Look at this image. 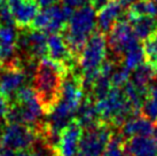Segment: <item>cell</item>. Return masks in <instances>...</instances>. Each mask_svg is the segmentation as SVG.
I'll return each mask as SVG.
<instances>
[{"label":"cell","instance_id":"obj_26","mask_svg":"<svg viewBox=\"0 0 157 156\" xmlns=\"http://www.w3.org/2000/svg\"><path fill=\"white\" fill-rule=\"evenodd\" d=\"M38 5H39L41 8H47V7H51L53 5H55L57 0H36Z\"/></svg>","mask_w":157,"mask_h":156},{"label":"cell","instance_id":"obj_8","mask_svg":"<svg viewBox=\"0 0 157 156\" xmlns=\"http://www.w3.org/2000/svg\"><path fill=\"white\" fill-rule=\"evenodd\" d=\"M8 67L0 74V94L8 100L13 99L26 80V72L20 65L17 59L7 64Z\"/></svg>","mask_w":157,"mask_h":156},{"label":"cell","instance_id":"obj_27","mask_svg":"<svg viewBox=\"0 0 157 156\" xmlns=\"http://www.w3.org/2000/svg\"><path fill=\"white\" fill-rule=\"evenodd\" d=\"M1 156H21V153L12 150V149L2 148V150H1Z\"/></svg>","mask_w":157,"mask_h":156},{"label":"cell","instance_id":"obj_17","mask_svg":"<svg viewBox=\"0 0 157 156\" xmlns=\"http://www.w3.org/2000/svg\"><path fill=\"white\" fill-rule=\"evenodd\" d=\"M154 77H155V72H154L153 65L150 62L147 61V62H144L142 64H140L139 67H136L135 69H133V74H131L130 79L139 88L148 91L150 82Z\"/></svg>","mask_w":157,"mask_h":156},{"label":"cell","instance_id":"obj_22","mask_svg":"<svg viewBox=\"0 0 157 156\" xmlns=\"http://www.w3.org/2000/svg\"><path fill=\"white\" fill-rule=\"evenodd\" d=\"M0 25H16L7 5V0H0Z\"/></svg>","mask_w":157,"mask_h":156},{"label":"cell","instance_id":"obj_35","mask_svg":"<svg viewBox=\"0 0 157 156\" xmlns=\"http://www.w3.org/2000/svg\"><path fill=\"white\" fill-rule=\"evenodd\" d=\"M0 156H1V153H0Z\"/></svg>","mask_w":157,"mask_h":156},{"label":"cell","instance_id":"obj_20","mask_svg":"<svg viewBox=\"0 0 157 156\" xmlns=\"http://www.w3.org/2000/svg\"><path fill=\"white\" fill-rule=\"evenodd\" d=\"M128 16H155L157 15V6L156 2L153 0H136L135 2L128 7L127 12Z\"/></svg>","mask_w":157,"mask_h":156},{"label":"cell","instance_id":"obj_32","mask_svg":"<svg viewBox=\"0 0 157 156\" xmlns=\"http://www.w3.org/2000/svg\"><path fill=\"white\" fill-rule=\"evenodd\" d=\"M4 127H5L4 122H2V119H0V135H1V132H2V130H4Z\"/></svg>","mask_w":157,"mask_h":156},{"label":"cell","instance_id":"obj_13","mask_svg":"<svg viewBox=\"0 0 157 156\" xmlns=\"http://www.w3.org/2000/svg\"><path fill=\"white\" fill-rule=\"evenodd\" d=\"M122 135L124 138L130 139L136 135H150L154 131V122L142 114L128 117L122 126Z\"/></svg>","mask_w":157,"mask_h":156},{"label":"cell","instance_id":"obj_21","mask_svg":"<svg viewBox=\"0 0 157 156\" xmlns=\"http://www.w3.org/2000/svg\"><path fill=\"white\" fill-rule=\"evenodd\" d=\"M130 78H131V69L123 65L121 69L113 71V76H111V84H113V86L122 87L127 80H130Z\"/></svg>","mask_w":157,"mask_h":156},{"label":"cell","instance_id":"obj_19","mask_svg":"<svg viewBox=\"0 0 157 156\" xmlns=\"http://www.w3.org/2000/svg\"><path fill=\"white\" fill-rule=\"evenodd\" d=\"M123 60V65L126 67L128 69H135L136 67H139L140 64H142L144 62H146V54H144V47L136 44L135 46L130 48L122 57Z\"/></svg>","mask_w":157,"mask_h":156},{"label":"cell","instance_id":"obj_12","mask_svg":"<svg viewBox=\"0 0 157 156\" xmlns=\"http://www.w3.org/2000/svg\"><path fill=\"white\" fill-rule=\"evenodd\" d=\"M124 7L119 0H110L108 4L99 9L96 14V26L99 31L108 33L113 25L122 16Z\"/></svg>","mask_w":157,"mask_h":156},{"label":"cell","instance_id":"obj_4","mask_svg":"<svg viewBox=\"0 0 157 156\" xmlns=\"http://www.w3.org/2000/svg\"><path fill=\"white\" fill-rule=\"evenodd\" d=\"M95 108L101 122L122 126L128 117L136 115L122 87L111 86L105 98L95 101Z\"/></svg>","mask_w":157,"mask_h":156},{"label":"cell","instance_id":"obj_6","mask_svg":"<svg viewBox=\"0 0 157 156\" xmlns=\"http://www.w3.org/2000/svg\"><path fill=\"white\" fill-rule=\"evenodd\" d=\"M113 137L110 125L103 122L84 129L79 152L84 156H102Z\"/></svg>","mask_w":157,"mask_h":156},{"label":"cell","instance_id":"obj_16","mask_svg":"<svg viewBox=\"0 0 157 156\" xmlns=\"http://www.w3.org/2000/svg\"><path fill=\"white\" fill-rule=\"evenodd\" d=\"M76 115H77L76 119L80 123V125L83 126L84 129L91 127L101 122L98 111H96L94 99H92L91 96H87L85 100H83Z\"/></svg>","mask_w":157,"mask_h":156},{"label":"cell","instance_id":"obj_30","mask_svg":"<svg viewBox=\"0 0 157 156\" xmlns=\"http://www.w3.org/2000/svg\"><path fill=\"white\" fill-rule=\"evenodd\" d=\"M151 65H153V69H154V72H155V76H157V59L154 61L153 63H151Z\"/></svg>","mask_w":157,"mask_h":156},{"label":"cell","instance_id":"obj_10","mask_svg":"<svg viewBox=\"0 0 157 156\" xmlns=\"http://www.w3.org/2000/svg\"><path fill=\"white\" fill-rule=\"evenodd\" d=\"M7 5L15 24L23 30L31 28L37 14L39 13L40 6L36 0H7Z\"/></svg>","mask_w":157,"mask_h":156},{"label":"cell","instance_id":"obj_3","mask_svg":"<svg viewBox=\"0 0 157 156\" xmlns=\"http://www.w3.org/2000/svg\"><path fill=\"white\" fill-rule=\"evenodd\" d=\"M107 55V38L101 31L93 32L78 55V64L82 69L84 88L91 91L96 78L100 75V67Z\"/></svg>","mask_w":157,"mask_h":156},{"label":"cell","instance_id":"obj_11","mask_svg":"<svg viewBox=\"0 0 157 156\" xmlns=\"http://www.w3.org/2000/svg\"><path fill=\"white\" fill-rule=\"evenodd\" d=\"M47 55L49 59L56 61L67 68H72L74 54L71 53L62 33H51L47 38Z\"/></svg>","mask_w":157,"mask_h":156},{"label":"cell","instance_id":"obj_31","mask_svg":"<svg viewBox=\"0 0 157 156\" xmlns=\"http://www.w3.org/2000/svg\"><path fill=\"white\" fill-rule=\"evenodd\" d=\"M153 139L157 142V125H155V127H154V131H153Z\"/></svg>","mask_w":157,"mask_h":156},{"label":"cell","instance_id":"obj_34","mask_svg":"<svg viewBox=\"0 0 157 156\" xmlns=\"http://www.w3.org/2000/svg\"><path fill=\"white\" fill-rule=\"evenodd\" d=\"M153 1H154V2H156V4H157V0H153Z\"/></svg>","mask_w":157,"mask_h":156},{"label":"cell","instance_id":"obj_33","mask_svg":"<svg viewBox=\"0 0 157 156\" xmlns=\"http://www.w3.org/2000/svg\"><path fill=\"white\" fill-rule=\"evenodd\" d=\"M2 68H4V63H2V61H0V74L2 71Z\"/></svg>","mask_w":157,"mask_h":156},{"label":"cell","instance_id":"obj_25","mask_svg":"<svg viewBox=\"0 0 157 156\" xmlns=\"http://www.w3.org/2000/svg\"><path fill=\"white\" fill-rule=\"evenodd\" d=\"M110 0H88V2H90V5H92L94 8L96 9V10H99L100 8H102L103 6H105V5L109 2Z\"/></svg>","mask_w":157,"mask_h":156},{"label":"cell","instance_id":"obj_23","mask_svg":"<svg viewBox=\"0 0 157 156\" xmlns=\"http://www.w3.org/2000/svg\"><path fill=\"white\" fill-rule=\"evenodd\" d=\"M10 104H9V100L5 98L0 94V119H5L7 114L9 111Z\"/></svg>","mask_w":157,"mask_h":156},{"label":"cell","instance_id":"obj_2","mask_svg":"<svg viewBox=\"0 0 157 156\" xmlns=\"http://www.w3.org/2000/svg\"><path fill=\"white\" fill-rule=\"evenodd\" d=\"M96 9L87 4L77 8L71 14L66 28L61 33L64 35L67 44L74 57H78L90 36L96 26Z\"/></svg>","mask_w":157,"mask_h":156},{"label":"cell","instance_id":"obj_1","mask_svg":"<svg viewBox=\"0 0 157 156\" xmlns=\"http://www.w3.org/2000/svg\"><path fill=\"white\" fill-rule=\"evenodd\" d=\"M70 69L64 64L45 57L40 59L35 69V88L41 108L46 115L51 113L61 98L63 80Z\"/></svg>","mask_w":157,"mask_h":156},{"label":"cell","instance_id":"obj_15","mask_svg":"<svg viewBox=\"0 0 157 156\" xmlns=\"http://www.w3.org/2000/svg\"><path fill=\"white\" fill-rule=\"evenodd\" d=\"M126 20L132 24L136 38L139 40H146L157 31V20L154 16L144 15V16H128Z\"/></svg>","mask_w":157,"mask_h":156},{"label":"cell","instance_id":"obj_7","mask_svg":"<svg viewBox=\"0 0 157 156\" xmlns=\"http://www.w3.org/2000/svg\"><path fill=\"white\" fill-rule=\"evenodd\" d=\"M108 33L109 37L107 41L110 49L113 55L119 59H122L130 48L139 44V39L136 38L128 20H118Z\"/></svg>","mask_w":157,"mask_h":156},{"label":"cell","instance_id":"obj_24","mask_svg":"<svg viewBox=\"0 0 157 156\" xmlns=\"http://www.w3.org/2000/svg\"><path fill=\"white\" fill-rule=\"evenodd\" d=\"M62 2L64 6L67 7H70L71 9H77L83 7L85 5H87L88 0H62Z\"/></svg>","mask_w":157,"mask_h":156},{"label":"cell","instance_id":"obj_14","mask_svg":"<svg viewBox=\"0 0 157 156\" xmlns=\"http://www.w3.org/2000/svg\"><path fill=\"white\" fill-rule=\"evenodd\" d=\"M130 156H157V142L148 135H136L124 143Z\"/></svg>","mask_w":157,"mask_h":156},{"label":"cell","instance_id":"obj_5","mask_svg":"<svg viewBox=\"0 0 157 156\" xmlns=\"http://www.w3.org/2000/svg\"><path fill=\"white\" fill-rule=\"evenodd\" d=\"M38 139L40 137L36 126L8 123L0 135V147L15 152H24L33 147Z\"/></svg>","mask_w":157,"mask_h":156},{"label":"cell","instance_id":"obj_9","mask_svg":"<svg viewBox=\"0 0 157 156\" xmlns=\"http://www.w3.org/2000/svg\"><path fill=\"white\" fill-rule=\"evenodd\" d=\"M83 132L84 127L76 118H74L62 130L59 143L55 148L56 156H75L78 154Z\"/></svg>","mask_w":157,"mask_h":156},{"label":"cell","instance_id":"obj_18","mask_svg":"<svg viewBox=\"0 0 157 156\" xmlns=\"http://www.w3.org/2000/svg\"><path fill=\"white\" fill-rule=\"evenodd\" d=\"M141 114L154 123H157V84L149 85L147 96L142 103Z\"/></svg>","mask_w":157,"mask_h":156},{"label":"cell","instance_id":"obj_29","mask_svg":"<svg viewBox=\"0 0 157 156\" xmlns=\"http://www.w3.org/2000/svg\"><path fill=\"white\" fill-rule=\"evenodd\" d=\"M136 0H119V2L122 4L123 7H130L133 2H135Z\"/></svg>","mask_w":157,"mask_h":156},{"label":"cell","instance_id":"obj_28","mask_svg":"<svg viewBox=\"0 0 157 156\" xmlns=\"http://www.w3.org/2000/svg\"><path fill=\"white\" fill-rule=\"evenodd\" d=\"M20 153H21V156H44L41 153L37 152V150H33V152L24 150V152H20Z\"/></svg>","mask_w":157,"mask_h":156}]
</instances>
